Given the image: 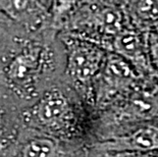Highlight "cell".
<instances>
[{
    "label": "cell",
    "mask_w": 158,
    "mask_h": 157,
    "mask_svg": "<svg viewBox=\"0 0 158 157\" xmlns=\"http://www.w3.org/2000/svg\"><path fill=\"white\" fill-rule=\"evenodd\" d=\"M145 157H158V151L157 152H152V153H148V154H145Z\"/></svg>",
    "instance_id": "obj_18"
},
{
    "label": "cell",
    "mask_w": 158,
    "mask_h": 157,
    "mask_svg": "<svg viewBox=\"0 0 158 157\" xmlns=\"http://www.w3.org/2000/svg\"><path fill=\"white\" fill-rule=\"evenodd\" d=\"M65 50L59 33L6 21L0 29V92L25 109L63 78Z\"/></svg>",
    "instance_id": "obj_1"
},
{
    "label": "cell",
    "mask_w": 158,
    "mask_h": 157,
    "mask_svg": "<svg viewBox=\"0 0 158 157\" xmlns=\"http://www.w3.org/2000/svg\"><path fill=\"white\" fill-rule=\"evenodd\" d=\"M1 157H92L91 146L72 144L23 126Z\"/></svg>",
    "instance_id": "obj_7"
},
{
    "label": "cell",
    "mask_w": 158,
    "mask_h": 157,
    "mask_svg": "<svg viewBox=\"0 0 158 157\" xmlns=\"http://www.w3.org/2000/svg\"><path fill=\"white\" fill-rule=\"evenodd\" d=\"M7 21H8V19H7ZM4 22H6V21H2V22H0V29H1V26H2V24H3V23H4Z\"/></svg>",
    "instance_id": "obj_19"
},
{
    "label": "cell",
    "mask_w": 158,
    "mask_h": 157,
    "mask_svg": "<svg viewBox=\"0 0 158 157\" xmlns=\"http://www.w3.org/2000/svg\"><path fill=\"white\" fill-rule=\"evenodd\" d=\"M22 128V109L0 92V157L13 144Z\"/></svg>",
    "instance_id": "obj_11"
},
{
    "label": "cell",
    "mask_w": 158,
    "mask_h": 157,
    "mask_svg": "<svg viewBox=\"0 0 158 157\" xmlns=\"http://www.w3.org/2000/svg\"><path fill=\"white\" fill-rule=\"evenodd\" d=\"M102 1L106 2V3H109V4L118 6V7L124 8L126 7V5L131 1V0H102Z\"/></svg>",
    "instance_id": "obj_16"
},
{
    "label": "cell",
    "mask_w": 158,
    "mask_h": 157,
    "mask_svg": "<svg viewBox=\"0 0 158 157\" xmlns=\"http://www.w3.org/2000/svg\"><path fill=\"white\" fill-rule=\"evenodd\" d=\"M103 152L148 154L158 151V122L143 123L112 139L91 145Z\"/></svg>",
    "instance_id": "obj_9"
},
{
    "label": "cell",
    "mask_w": 158,
    "mask_h": 157,
    "mask_svg": "<svg viewBox=\"0 0 158 157\" xmlns=\"http://www.w3.org/2000/svg\"><path fill=\"white\" fill-rule=\"evenodd\" d=\"M148 80L153 79L141 76L126 59L113 52H107L101 72L94 83L95 114L129 94Z\"/></svg>",
    "instance_id": "obj_6"
},
{
    "label": "cell",
    "mask_w": 158,
    "mask_h": 157,
    "mask_svg": "<svg viewBox=\"0 0 158 157\" xmlns=\"http://www.w3.org/2000/svg\"><path fill=\"white\" fill-rule=\"evenodd\" d=\"M156 122L158 79H153L145 81L129 94L96 113L92 144L120 136L143 123Z\"/></svg>",
    "instance_id": "obj_3"
},
{
    "label": "cell",
    "mask_w": 158,
    "mask_h": 157,
    "mask_svg": "<svg viewBox=\"0 0 158 157\" xmlns=\"http://www.w3.org/2000/svg\"><path fill=\"white\" fill-rule=\"evenodd\" d=\"M87 1L89 0H51L48 7L49 28L59 33L69 16Z\"/></svg>",
    "instance_id": "obj_13"
},
{
    "label": "cell",
    "mask_w": 158,
    "mask_h": 157,
    "mask_svg": "<svg viewBox=\"0 0 158 157\" xmlns=\"http://www.w3.org/2000/svg\"><path fill=\"white\" fill-rule=\"evenodd\" d=\"M0 14L29 30L49 28V13L41 0H0Z\"/></svg>",
    "instance_id": "obj_10"
},
{
    "label": "cell",
    "mask_w": 158,
    "mask_h": 157,
    "mask_svg": "<svg viewBox=\"0 0 158 157\" xmlns=\"http://www.w3.org/2000/svg\"><path fill=\"white\" fill-rule=\"evenodd\" d=\"M108 52H113L130 63L145 79H156L158 75L150 60L146 35L127 25L110 43Z\"/></svg>",
    "instance_id": "obj_8"
},
{
    "label": "cell",
    "mask_w": 158,
    "mask_h": 157,
    "mask_svg": "<svg viewBox=\"0 0 158 157\" xmlns=\"http://www.w3.org/2000/svg\"><path fill=\"white\" fill-rule=\"evenodd\" d=\"M65 50L62 80L94 110V83L105 61L107 51L79 37L59 33Z\"/></svg>",
    "instance_id": "obj_5"
},
{
    "label": "cell",
    "mask_w": 158,
    "mask_h": 157,
    "mask_svg": "<svg viewBox=\"0 0 158 157\" xmlns=\"http://www.w3.org/2000/svg\"><path fill=\"white\" fill-rule=\"evenodd\" d=\"M95 111L61 80L22 110L23 126L72 144L93 143Z\"/></svg>",
    "instance_id": "obj_2"
},
{
    "label": "cell",
    "mask_w": 158,
    "mask_h": 157,
    "mask_svg": "<svg viewBox=\"0 0 158 157\" xmlns=\"http://www.w3.org/2000/svg\"><path fill=\"white\" fill-rule=\"evenodd\" d=\"M127 25L123 8L102 0H89L69 16L59 33L88 40L108 52L110 43Z\"/></svg>",
    "instance_id": "obj_4"
},
{
    "label": "cell",
    "mask_w": 158,
    "mask_h": 157,
    "mask_svg": "<svg viewBox=\"0 0 158 157\" xmlns=\"http://www.w3.org/2000/svg\"><path fill=\"white\" fill-rule=\"evenodd\" d=\"M41 2L43 3V5H44L45 7L48 9L49 5H50V2H51V0H41Z\"/></svg>",
    "instance_id": "obj_17"
},
{
    "label": "cell",
    "mask_w": 158,
    "mask_h": 157,
    "mask_svg": "<svg viewBox=\"0 0 158 157\" xmlns=\"http://www.w3.org/2000/svg\"><path fill=\"white\" fill-rule=\"evenodd\" d=\"M146 39L151 63L158 75V31L147 34Z\"/></svg>",
    "instance_id": "obj_14"
},
{
    "label": "cell",
    "mask_w": 158,
    "mask_h": 157,
    "mask_svg": "<svg viewBox=\"0 0 158 157\" xmlns=\"http://www.w3.org/2000/svg\"><path fill=\"white\" fill-rule=\"evenodd\" d=\"M123 10L130 25L141 33L158 31V0H131Z\"/></svg>",
    "instance_id": "obj_12"
},
{
    "label": "cell",
    "mask_w": 158,
    "mask_h": 157,
    "mask_svg": "<svg viewBox=\"0 0 158 157\" xmlns=\"http://www.w3.org/2000/svg\"><path fill=\"white\" fill-rule=\"evenodd\" d=\"M98 151H99V157H145V154H137V153L103 152V151H100V150H98Z\"/></svg>",
    "instance_id": "obj_15"
}]
</instances>
